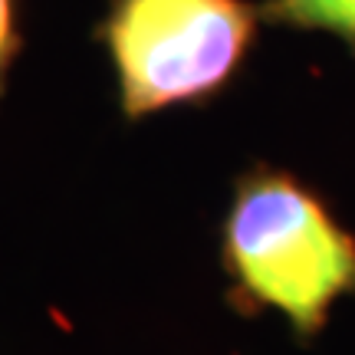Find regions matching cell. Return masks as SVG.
<instances>
[{"label":"cell","mask_w":355,"mask_h":355,"mask_svg":"<svg viewBox=\"0 0 355 355\" xmlns=\"http://www.w3.org/2000/svg\"><path fill=\"white\" fill-rule=\"evenodd\" d=\"M227 306L243 319L277 313L300 345L355 300V234L329 198L290 168L257 162L234 178L220 220Z\"/></svg>","instance_id":"cell-1"},{"label":"cell","mask_w":355,"mask_h":355,"mask_svg":"<svg viewBox=\"0 0 355 355\" xmlns=\"http://www.w3.org/2000/svg\"><path fill=\"white\" fill-rule=\"evenodd\" d=\"M250 0H109L92 37L112 66L119 112L145 122L220 99L260 37Z\"/></svg>","instance_id":"cell-2"},{"label":"cell","mask_w":355,"mask_h":355,"mask_svg":"<svg viewBox=\"0 0 355 355\" xmlns=\"http://www.w3.org/2000/svg\"><path fill=\"white\" fill-rule=\"evenodd\" d=\"M260 17L270 26L329 33L355 56V0H260Z\"/></svg>","instance_id":"cell-3"},{"label":"cell","mask_w":355,"mask_h":355,"mask_svg":"<svg viewBox=\"0 0 355 355\" xmlns=\"http://www.w3.org/2000/svg\"><path fill=\"white\" fill-rule=\"evenodd\" d=\"M24 53V26H20V0H0V102L10 83V73Z\"/></svg>","instance_id":"cell-4"}]
</instances>
